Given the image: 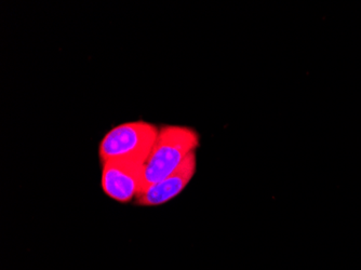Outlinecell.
<instances>
[{
  "label": "cell",
  "mask_w": 361,
  "mask_h": 270,
  "mask_svg": "<svg viewBox=\"0 0 361 270\" xmlns=\"http://www.w3.org/2000/svg\"><path fill=\"white\" fill-rule=\"evenodd\" d=\"M196 153L190 154L173 173L145 188L137 198L142 207H158L167 204L190 184L196 172Z\"/></svg>",
  "instance_id": "cell-4"
},
{
  "label": "cell",
  "mask_w": 361,
  "mask_h": 270,
  "mask_svg": "<svg viewBox=\"0 0 361 270\" xmlns=\"http://www.w3.org/2000/svg\"><path fill=\"white\" fill-rule=\"evenodd\" d=\"M103 192L117 202L137 200L143 188L144 162L137 160H109L102 162Z\"/></svg>",
  "instance_id": "cell-3"
},
{
  "label": "cell",
  "mask_w": 361,
  "mask_h": 270,
  "mask_svg": "<svg viewBox=\"0 0 361 270\" xmlns=\"http://www.w3.org/2000/svg\"><path fill=\"white\" fill-rule=\"evenodd\" d=\"M198 145L200 135L192 128L185 125L159 128L157 140L144 164L142 192L173 173L190 154L196 153Z\"/></svg>",
  "instance_id": "cell-1"
},
{
  "label": "cell",
  "mask_w": 361,
  "mask_h": 270,
  "mask_svg": "<svg viewBox=\"0 0 361 270\" xmlns=\"http://www.w3.org/2000/svg\"><path fill=\"white\" fill-rule=\"evenodd\" d=\"M159 128L146 121L121 123L107 132L99 147L102 162L137 160L145 164L157 140Z\"/></svg>",
  "instance_id": "cell-2"
}]
</instances>
